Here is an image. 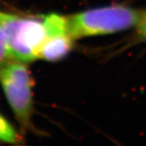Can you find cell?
Wrapping results in <instances>:
<instances>
[{
  "mask_svg": "<svg viewBox=\"0 0 146 146\" xmlns=\"http://www.w3.org/2000/svg\"><path fill=\"white\" fill-rule=\"evenodd\" d=\"M143 11L124 5H112L84 11L68 17L73 39L103 36L137 26Z\"/></svg>",
  "mask_w": 146,
  "mask_h": 146,
  "instance_id": "obj_1",
  "label": "cell"
},
{
  "mask_svg": "<svg viewBox=\"0 0 146 146\" xmlns=\"http://www.w3.org/2000/svg\"><path fill=\"white\" fill-rule=\"evenodd\" d=\"M5 33L11 56L20 62H31L37 54L46 33L43 22L5 14L0 23Z\"/></svg>",
  "mask_w": 146,
  "mask_h": 146,
  "instance_id": "obj_2",
  "label": "cell"
},
{
  "mask_svg": "<svg viewBox=\"0 0 146 146\" xmlns=\"http://www.w3.org/2000/svg\"><path fill=\"white\" fill-rule=\"evenodd\" d=\"M0 83L18 120L28 127L33 110L29 72L21 63H7L0 69Z\"/></svg>",
  "mask_w": 146,
  "mask_h": 146,
  "instance_id": "obj_3",
  "label": "cell"
},
{
  "mask_svg": "<svg viewBox=\"0 0 146 146\" xmlns=\"http://www.w3.org/2000/svg\"><path fill=\"white\" fill-rule=\"evenodd\" d=\"M74 39L69 33L47 36L40 48L37 58L55 62L67 56L73 48Z\"/></svg>",
  "mask_w": 146,
  "mask_h": 146,
  "instance_id": "obj_4",
  "label": "cell"
},
{
  "mask_svg": "<svg viewBox=\"0 0 146 146\" xmlns=\"http://www.w3.org/2000/svg\"><path fill=\"white\" fill-rule=\"evenodd\" d=\"M43 25L47 36L69 33L68 25V17L59 16L58 14H50L45 17Z\"/></svg>",
  "mask_w": 146,
  "mask_h": 146,
  "instance_id": "obj_5",
  "label": "cell"
},
{
  "mask_svg": "<svg viewBox=\"0 0 146 146\" xmlns=\"http://www.w3.org/2000/svg\"><path fill=\"white\" fill-rule=\"evenodd\" d=\"M0 141L16 143L18 141V136L16 131L11 126L7 120L0 115Z\"/></svg>",
  "mask_w": 146,
  "mask_h": 146,
  "instance_id": "obj_6",
  "label": "cell"
},
{
  "mask_svg": "<svg viewBox=\"0 0 146 146\" xmlns=\"http://www.w3.org/2000/svg\"><path fill=\"white\" fill-rule=\"evenodd\" d=\"M8 56H11L7 46L5 33L0 26V68L3 66Z\"/></svg>",
  "mask_w": 146,
  "mask_h": 146,
  "instance_id": "obj_7",
  "label": "cell"
},
{
  "mask_svg": "<svg viewBox=\"0 0 146 146\" xmlns=\"http://www.w3.org/2000/svg\"><path fill=\"white\" fill-rule=\"evenodd\" d=\"M136 27L138 29L139 36L146 41V14L144 13V11H143L141 21Z\"/></svg>",
  "mask_w": 146,
  "mask_h": 146,
  "instance_id": "obj_8",
  "label": "cell"
},
{
  "mask_svg": "<svg viewBox=\"0 0 146 146\" xmlns=\"http://www.w3.org/2000/svg\"><path fill=\"white\" fill-rule=\"evenodd\" d=\"M4 15H5L4 13H1V12H0V23H1V21L3 20V18L4 17Z\"/></svg>",
  "mask_w": 146,
  "mask_h": 146,
  "instance_id": "obj_9",
  "label": "cell"
},
{
  "mask_svg": "<svg viewBox=\"0 0 146 146\" xmlns=\"http://www.w3.org/2000/svg\"><path fill=\"white\" fill-rule=\"evenodd\" d=\"M144 13H145V14H146V11H144Z\"/></svg>",
  "mask_w": 146,
  "mask_h": 146,
  "instance_id": "obj_10",
  "label": "cell"
}]
</instances>
